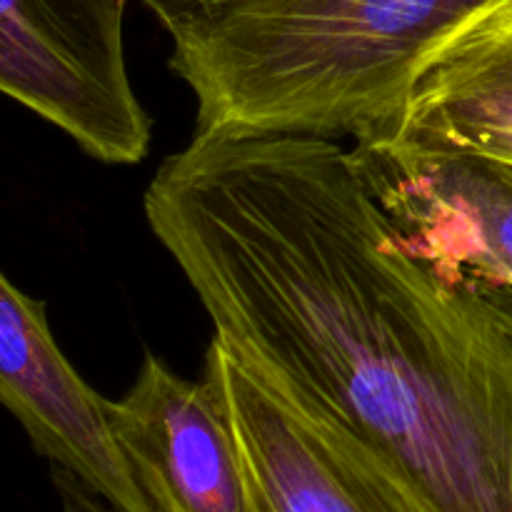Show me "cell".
<instances>
[{"label": "cell", "mask_w": 512, "mask_h": 512, "mask_svg": "<svg viewBox=\"0 0 512 512\" xmlns=\"http://www.w3.org/2000/svg\"><path fill=\"white\" fill-rule=\"evenodd\" d=\"M105 408L155 510L253 512L238 440L208 380H185L145 355L128 393Z\"/></svg>", "instance_id": "obj_7"}, {"label": "cell", "mask_w": 512, "mask_h": 512, "mask_svg": "<svg viewBox=\"0 0 512 512\" xmlns=\"http://www.w3.org/2000/svg\"><path fill=\"white\" fill-rule=\"evenodd\" d=\"M143 210L213 335L423 512H512V295L410 253L345 140L195 130Z\"/></svg>", "instance_id": "obj_1"}, {"label": "cell", "mask_w": 512, "mask_h": 512, "mask_svg": "<svg viewBox=\"0 0 512 512\" xmlns=\"http://www.w3.org/2000/svg\"><path fill=\"white\" fill-rule=\"evenodd\" d=\"M170 38L200 133L380 143L415 73L498 0H140Z\"/></svg>", "instance_id": "obj_2"}, {"label": "cell", "mask_w": 512, "mask_h": 512, "mask_svg": "<svg viewBox=\"0 0 512 512\" xmlns=\"http://www.w3.org/2000/svg\"><path fill=\"white\" fill-rule=\"evenodd\" d=\"M128 5L0 0V93L108 165L140 163L153 130L125 65Z\"/></svg>", "instance_id": "obj_3"}, {"label": "cell", "mask_w": 512, "mask_h": 512, "mask_svg": "<svg viewBox=\"0 0 512 512\" xmlns=\"http://www.w3.org/2000/svg\"><path fill=\"white\" fill-rule=\"evenodd\" d=\"M388 140L512 163V0L475 13L425 58Z\"/></svg>", "instance_id": "obj_8"}, {"label": "cell", "mask_w": 512, "mask_h": 512, "mask_svg": "<svg viewBox=\"0 0 512 512\" xmlns=\"http://www.w3.org/2000/svg\"><path fill=\"white\" fill-rule=\"evenodd\" d=\"M105 403L58 348L43 300L0 270V405L43 458L83 480L110 510L158 512L115 443Z\"/></svg>", "instance_id": "obj_6"}, {"label": "cell", "mask_w": 512, "mask_h": 512, "mask_svg": "<svg viewBox=\"0 0 512 512\" xmlns=\"http://www.w3.org/2000/svg\"><path fill=\"white\" fill-rule=\"evenodd\" d=\"M350 150L410 253L443 278L512 295V163L395 140Z\"/></svg>", "instance_id": "obj_5"}, {"label": "cell", "mask_w": 512, "mask_h": 512, "mask_svg": "<svg viewBox=\"0 0 512 512\" xmlns=\"http://www.w3.org/2000/svg\"><path fill=\"white\" fill-rule=\"evenodd\" d=\"M203 378L238 440L253 512H423L355 435L268 383L218 335Z\"/></svg>", "instance_id": "obj_4"}, {"label": "cell", "mask_w": 512, "mask_h": 512, "mask_svg": "<svg viewBox=\"0 0 512 512\" xmlns=\"http://www.w3.org/2000/svg\"><path fill=\"white\" fill-rule=\"evenodd\" d=\"M53 485L60 500V512H115L83 480L58 465H53Z\"/></svg>", "instance_id": "obj_9"}]
</instances>
